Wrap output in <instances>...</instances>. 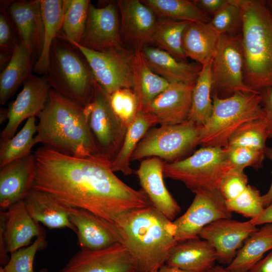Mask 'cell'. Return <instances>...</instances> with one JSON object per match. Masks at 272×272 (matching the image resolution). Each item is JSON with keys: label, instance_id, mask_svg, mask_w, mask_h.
<instances>
[{"label": "cell", "instance_id": "cell-1", "mask_svg": "<svg viewBox=\"0 0 272 272\" xmlns=\"http://www.w3.org/2000/svg\"><path fill=\"white\" fill-rule=\"evenodd\" d=\"M32 189L47 192L64 206L87 210L113 223L134 209L152 205L142 190L122 181L100 157L78 158L42 146L34 153Z\"/></svg>", "mask_w": 272, "mask_h": 272}, {"label": "cell", "instance_id": "cell-2", "mask_svg": "<svg viewBox=\"0 0 272 272\" xmlns=\"http://www.w3.org/2000/svg\"><path fill=\"white\" fill-rule=\"evenodd\" d=\"M106 221L127 249L137 272H149L165 264L178 243L172 221L153 205L131 210L115 222Z\"/></svg>", "mask_w": 272, "mask_h": 272}, {"label": "cell", "instance_id": "cell-3", "mask_svg": "<svg viewBox=\"0 0 272 272\" xmlns=\"http://www.w3.org/2000/svg\"><path fill=\"white\" fill-rule=\"evenodd\" d=\"M37 117L36 144L41 143L44 147L76 157H101L85 107L51 89L45 107Z\"/></svg>", "mask_w": 272, "mask_h": 272}, {"label": "cell", "instance_id": "cell-4", "mask_svg": "<svg viewBox=\"0 0 272 272\" xmlns=\"http://www.w3.org/2000/svg\"><path fill=\"white\" fill-rule=\"evenodd\" d=\"M242 13L244 79L258 92L272 88V11L262 0H235Z\"/></svg>", "mask_w": 272, "mask_h": 272}, {"label": "cell", "instance_id": "cell-5", "mask_svg": "<svg viewBox=\"0 0 272 272\" xmlns=\"http://www.w3.org/2000/svg\"><path fill=\"white\" fill-rule=\"evenodd\" d=\"M47 78L52 90L83 106L93 96L95 79L83 54L57 35L50 51Z\"/></svg>", "mask_w": 272, "mask_h": 272}, {"label": "cell", "instance_id": "cell-6", "mask_svg": "<svg viewBox=\"0 0 272 272\" xmlns=\"http://www.w3.org/2000/svg\"><path fill=\"white\" fill-rule=\"evenodd\" d=\"M212 114L201 126L199 145L224 148L243 124L264 119L260 92H237L228 97L212 96Z\"/></svg>", "mask_w": 272, "mask_h": 272}, {"label": "cell", "instance_id": "cell-7", "mask_svg": "<svg viewBox=\"0 0 272 272\" xmlns=\"http://www.w3.org/2000/svg\"><path fill=\"white\" fill-rule=\"evenodd\" d=\"M232 168L224 148L202 147L184 159L165 162L163 175L182 182L195 193L201 189L219 190L223 178Z\"/></svg>", "mask_w": 272, "mask_h": 272}, {"label": "cell", "instance_id": "cell-8", "mask_svg": "<svg viewBox=\"0 0 272 272\" xmlns=\"http://www.w3.org/2000/svg\"><path fill=\"white\" fill-rule=\"evenodd\" d=\"M201 125L187 120L174 125H162L150 130L141 140L131 161L158 157L166 163L179 160L199 145Z\"/></svg>", "mask_w": 272, "mask_h": 272}, {"label": "cell", "instance_id": "cell-9", "mask_svg": "<svg viewBox=\"0 0 272 272\" xmlns=\"http://www.w3.org/2000/svg\"><path fill=\"white\" fill-rule=\"evenodd\" d=\"M85 108L100 156L112 161L122 145L126 127L113 112L109 95L96 81L92 99Z\"/></svg>", "mask_w": 272, "mask_h": 272}, {"label": "cell", "instance_id": "cell-10", "mask_svg": "<svg viewBox=\"0 0 272 272\" xmlns=\"http://www.w3.org/2000/svg\"><path fill=\"white\" fill-rule=\"evenodd\" d=\"M244 54L241 34H220L212 64V96L237 92H258L249 88L244 79Z\"/></svg>", "mask_w": 272, "mask_h": 272}, {"label": "cell", "instance_id": "cell-11", "mask_svg": "<svg viewBox=\"0 0 272 272\" xmlns=\"http://www.w3.org/2000/svg\"><path fill=\"white\" fill-rule=\"evenodd\" d=\"M195 194L186 211L172 221L174 236L178 242L198 238L201 231L210 224L232 216L219 190L201 189Z\"/></svg>", "mask_w": 272, "mask_h": 272}, {"label": "cell", "instance_id": "cell-12", "mask_svg": "<svg viewBox=\"0 0 272 272\" xmlns=\"http://www.w3.org/2000/svg\"><path fill=\"white\" fill-rule=\"evenodd\" d=\"M85 57L95 81L109 95L123 88L132 89L133 53L124 49L96 51L70 42Z\"/></svg>", "mask_w": 272, "mask_h": 272}, {"label": "cell", "instance_id": "cell-13", "mask_svg": "<svg viewBox=\"0 0 272 272\" xmlns=\"http://www.w3.org/2000/svg\"><path fill=\"white\" fill-rule=\"evenodd\" d=\"M118 13L116 2H111L100 8L90 3L85 31L79 44L99 52L124 49Z\"/></svg>", "mask_w": 272, "mask_h": 272}, {"label": "cell", "instance_id": "cell-14", "mask_svg": "<svg viewBox=\"0 0 272 272\" xmlns=\"http://www.w3.org/2000/svg\"><path fill=\"white\" fill-rule=\"evenodd\" d=\"M51 89L47 77L30 75L22 91L8 108V121L0 134V142L12 138L21 122L37 116L44 109Z\"/></svg>", "mask_w": 272, "mask_h": 272}, {"label": "cell", "instance_id": "cell-15", "mask_svg": "<svg viewBox=\"0 0 272 272\" xmlns=\"http://www.w3.org/2000/svg\"><path fill=\"white\" fill-rule=\"evenodd\" d=\"M258 229L250 220L242 222L225 218L205 227L198 236L213 246L219 263L229 265L246 239Z\"/></svg>", "mask_w": 272, "mask_h": 272}, {"label": "cell", "instance_id": "cell-16", "mask_svg": "<svg viewBox=\"0 0 272 272\" xmlns=\"http://www.w3.org/2000/svg\"><path fill=\"white\" fill-rule=\"evenodd\" d=\"M59 272H137V269L126 248L117 243L101 250H81Z\"/></svg>", "mask_w": 272, "mask_h": 272}, {"label": "cell", "instance_id": "cell-17", "mask_svg": "<svg viewBox=\"0 0 272 272\" xmlns=\"http://www.w3.org/2000/svg\"><path fill=\"white\" fill-rule=\"evenodd\" d=\"M116 3L120 15L122 40L135 51L152 43L158 20L155 12L141 1L119 0Z\"/></svg>", "mask_w": 272, "mask_h": 272}, {"label": "cell", "instance_id": "cell-18", "mask_svg": "<svg viewBox=\"0 0 272 272\" xmlns=\"http://www.w3.org/2000/svg\"><path fill=\"white\" fill-rule=\"evenodd\" d=\"M194 85L170 83L165 90L141 110L152 115L161 125L182 123L188 118Z\"/></svg>", "mask_w": 272, "mask_h": 272}, {"label": "cell", "instance_id": "cell-19", "mask_svg": "<svg viewBox=\"0 0 272 272\" xmlns=\"http://www.w3.org/2000/svg\"><path fill=\"white\" fill-rule=\"evenodd\" d=\"M8 10L20 42L34 58H38L44 40V23L40 0L10 2Z\"/></svg>", "mask_w": 272, "mask_h": 272}, {"label": "cell", "instance_id": "cell-20", "mask_svg": "<svg viewBox=\"0 0 272 272\" xmlns=\"http://www.w3.org/2000/svg\"><path fill=\"white\" fill-rule=\"evenodd\" d=\"M161 159L150 157L143 160L135 171L142 190L152 205L169 220L173 221L181 208L167 190L164 182L163 166Z\"/></svg>", "mask_w": 272, "mask_h": 272}, {"label": "cell", "instance_id": "cell-21", "mask_svg": "<svg viewBox=\"0 0 272 272\" xmlns=\"http://www.w3.org/2000/svg\"><path fill=\"white\" fill-rule=\"evenodd\" d=\"M36 162L34 154L0 168V207L4 211L23 200L32 189Z\"/></svg>", "mask_w": 272, "mask_h": 272}, {"label": "cell", "instance_id": "cell-22", "mask_svg": "<svg viewBox=\"0 0 272 272\" xmlns=\"http://www.w3.org/2000/svg\"><path fill=\"white\" fill-rule=\"evenodd\" d=\"M6 247L12 253L31 244L34 237L45 234V231L30 215L24 200L19 201L0 214Z\"/></svg>", "mask_w": 272, "mask_h": 272}, {"label": "cell", "instance_id": "cell-23", "mask_svg": "<svg viewBox=\"0 0 272 272\" xmlns=\"http://www.w3.org/2000/svg\"><path fill=\"white\" fill-rule=\"evenodd\" d=\"M67 210L81 250H101L120 243L106 220L85 210L70 207Z\"/></svg>", "mask_w": 272, "mask_h": 272}, {"label": "cell", "instance_id": "cell-24", "mask_svg": "<svg viewBox=\"0 0 272 272\" xmlns=\"http://www.w3.org/2000/svg\"><path fill=\"white\" fill-rule=\"evenodd\" d=\"M216 261L213 246L198 238L178 242L165 264L189 272H209Z\"/></svg>", "mask_w": 272, "mask_h": 272}, {"label": "cell", "instance_id": "cell-25", "mask_svg": "<svg viewBox=\"0 0 272 272\" xmlns=\"http://www.w3.org/2000/svg\"><path fill=\"white\" fill-rule=\"evenodd\" d=\"M23 200L28 213L37 223L49 229L67 228L76 232L70 220L67 207L50 194L32 189Z\"/></svg>", "mask_w": 272, "mask_h": 272}, {"label": "cell", "instance_id": "cell-26", "mask_svg": "<svg viewBox=\"0 0 272 272\" xmlns=\"http://www.w3.org/2000/svg\"><path fill=\"white\" fill-rule=\"evenodd\" d=\"M141 50L151 70L170 83H195L202 67L200 64L180 61L158 48L147 46Z\"/></svg>", "mask_w": 272, "mask_h": 272}, {"label": "cell", "instance_id": "cell-27", "mask_svg": "<svg viewBox=\"0 0 272 272\" xmlns=\"http://www.w3.org/2000/svg\"><path fill=\"white\" fill-rule=\"evenodd\" d=\"M220 36L210 23L189 22L182 39V49L186 57L204 65L213 59Z\"/></svg>", "mask_w": 272, "mask_h": 272}, {"label": "cell", "instance_id": "cell-28", "mask_svg": "<svg viewBox=\"0 0 272 272\" xmlns=\"http://www.w3.org/2000/svg\"><path fill=\"white\" fill-rule=\"evenodd\" d=\"M34 57L20 42L0 75V104L4 105L31 75Z\"/></svg>", "mask_w": 272, "mask_h": 272}, {"label": "cell", "instance_id": "cell-29", "mask_svg": "<svg viewBox=\"0 0 272 272\" xmlns=\"http://www.w3.org/2000/svg\"><path fill=\"white\" fill-rule=\"evenodd\" d=\"M132 90L142 109L165 90L170 83L150 67L141 50L134 51L132 57Z\"/></svg>", "mask_w": 272, "mask_h": 272}, {"label": "cell", "instance_id": "cell-30", "mask_svg": "<svg viewBox=\"0 0 272 272\" xmlns=\"http://www.w3.org/2000/svg\"><path fill=\"white\" fill-rule=\"evenodd\" d=\"M157 124L154 118L148 113L140 110L126 128L122 145L111 161L110 168L115 172L119 171L129 175L133 171L130 167L131 156L148 129Z\"/></svg>", "mask_w": 272, "mask_h": 272}, {"label": "cell", "instance_id": "cell-31", "mask_svg": "<svg viewBox=\"0 0 272 272\" xmlns=\"http://www.w3.org/2000/svg\"><path fill=\"white\" fill-rule=\"evenodd\" d=\"M270 250H272V224H265L246 239L226 268L231 272H248Z\"/></svg>", "mask_w": 272, "mask_h": 272}, {"label": "cell", "instance_id": "cell-32", "mask_svg": "<svg viewBox=\"0 0 272 272\" xmlns=\"http://www.w3.org/2000/svg\"><path fill=\"white\" fill-rule=\"evenodd\" d=\"M44 23V40L41 54L33 66L38 74H47L50 51L54 39L61 30L63 14V0H40Z\"/></svg>", "mask_w": 272, "mask_h": 272}, {"label": "cell", "instance_id": "cell-33", "mask_svg": "<svg viewBox=\"0 0 272 272\" xmlns=\"http://www.w3.org/2000/svg\"><path fill=\"white\" fill-rule=\"evenodd\" d=\"M159 18L196 23H208L209 16L202 11L194 1L142 0Z\"/></svg>", "mask_w": 272, "mask_h": 272}, {"label": "cell", "instance_id": "cell-34", "mask_svg": "<svg viewBox=\"0 0 272 272\" xmlns=\"http://www.w3.org/2000/svg\"><path fill=\"white\" fill-rule=\"evenodd\" d=\"M212 61L213 59L202 65L192 94L191 107L188 120L201 126L209 119L213 110Z\"/></svg>", "mask_w": 272, "mask_h": 272}, {"label": "cell", "instance_id": "cell-35", "mask_svg": "<svg viewBox=\"0 0 272 272\" xmlns=\"http://www.w3.org/2000/svg\"><path fill=\"white\" fill-rule=\"evenodd\" d=\"M189 22L159 18L153 34L152 43L176 58L186 62V57L182 46L183 32Z\"/></svg>", "mask_w": 272, "mask_h": 272}, {"label": "cell", "instance_id": "cell-36", "mask_svg": "<svg viewBox=\"0 0 272 272\" xmlns=\"http://www.w3.org/2000/svg\"><path fill=\"white\" fill-rule=\"evenodd\" d=\"M36 121L35 117L28 118L16 135L0 142V168L32 153L31 149L36 144L34 137L37 131Z\"/></svg>", "mask_w": 272, "mask_h": 272}, {"label": "cell", "instance_id": "cell-37", "mask_svg": "<svg viewBox=\"0 0 272 272\" xmlns=\"http://www.w3.org/2000/svg\"><path fill=\"white\" fill-rule=\"evenodd\" d=\"M61 30L57 35L69 42L79 43L84 32L90 1L63 0Z\"/></svg>", "mask_w": 272, "mask_h": 272}, {"label": "cell", "instance_id": "cell-38", "mask_svg": "<svg viewBox=\"0 0 272 272\" xmlns=\"http://www.w3.org/2000/svg\"><path fill=\"white\" fill-rule=\"evenodd\" d=\"M269 138L267 123L264 119L248 122L241 126L232 135L227 146H240L265 150Z\"/></svg>", "mask_w": 272, "mask_h": 272}, {"label": "cell", "instance_id": "cell-39", "mask_svg": "<svg viewBox=\"0 0 272 272\" xmlns=\"http://www.w3.org/2000/svg\"><path fill=\"white\" fill-rule=\"evenodd\" d=\"M109 101L113 112L127 128L140 110L134 92L131 89H118L109 95Z\"/></svg>", "mask_w": 272, "mask_h": 272}, {"label": "cell", "instance_id": "cell-40", "mask_svg": "<svg viewBox=\"0 0 272 272\" xmlns=\"http://www.w3.org/2000/svg\"><path fill=\"white\" fill-rule=\"evenodd\" d=\"M225 202L232 212L237 213L250 219L258 216L265 209L259 190L249 184L236 198Z\"/></svg>", "mask_w": 272, "mask_h": 272}, {"label": "cell", "instance_id": "cell-41", "mask_svg": "<svg viewBox=\"0 0 272 272\" xmlns=\"http://www.w3.org/2000/svg\"><path fill=\"white\" fill-rule=\"evenodd\" d=\"M46 246L44 234L36 238L30 245L11 253L9 262L4 267L5 272H34L35 255Z\"/></svg>", "mask_w": 272, "mask_h": 272}, {"label": "cell", "instance_id": "cell-42", "mask_svg": "<svg viewBox=\"0 0 272 272\" xmlns=\"http://www.w3.org/2000/svg\"><path fill=\"white\" fill-rule=\"evenodd\" d=\"M210 23L220 34L236 35L237 31L242 27L241 9L235 0H228V3L213 15Z\"/></svg>", "mask_w": 272, "mask_h": 272}, {"label": "cell", "instance_id": "cell-43", "mask_svg": "<svg viewBox=\"0 0 272 272\" xmlns=\"http://www.w3.org/2000/svg\"><path fill=\"white\" fill-rule=\"evenodd\" d=\"M228 161L232 167L243 170L248 167L258 169L262 167L265 150L240 146L224 148Z\"/></svg>", "mask_w": 272, "mask_h": 272}, {"label": "cell", "instance_id": "cell-44", "mask_svg": "<svg viewBox=\"0 0 272 272\" xmlns=\"http://www.w3.org/2000/svg\"><path fill=\"white\" fill-rule=\"evenodd\" d=\"M248 185V178L244 171L232 167L223 178L219 190L227 201L238 196Z\"/></svg>", "mask_w": 272, "mask_h": 272}, {"label": "cell", "instance_id": "cell-45", "mask_svg": "<svg viewBox=\"0 0 272 272\" xmlns=\"http://www.w3.org/2000/svg\"><path fill=\"white\" fill-rule=\"evenodd\" d=\"M8 6V5H7ZM7 7L1 5L0 11V54L12 55L16 45L20 42L15 34V29Z\"/></svg>", "mask_w": 272, "mask_h": 272}, {"label": "cell", "instance_id": "cell-46", "mask_svg": "<svg viewBox=\"0 0 272 272\" xmlns=\"http://www.w3.org/2000/svg\"><path fill=\"white\" fill-rule=\"evenodd\" d=\"M260 93L261 96V105L268 127L269 138H272V88H266Z\"/></svg>", "mask_w": 272, "mask_h": 272}, {"label": "cell", "instance_id": "cell-47", "mask_svg": "<svg viewBox=\"0 0 272 272\" xmlns=\"http://www.w3.org/2000/svg\"><path fill=\"white\" fill-rule=\"evenodd\" d=\"M194 2L207 14L214 15L228 3V0H195Z\"/></svg>", "mask_w": 272, "mask_h": 272}, {"label": "cell", "instance_id": "cell-48", "mask_svg": "<svg viewBox=\"0 0 272 272\" xmlns=\"http://www.w3.org/2000/svg\"><path fill=\"white\" fill-rule=\"evenodd\" d=\"M248 272H272V250L259 260Z\"/></svg>", "mask_w": 272, "mask_h": 272}, {"label": "cell", "instance_id": "cell-49", "mask_svg": "<svg viewBox=\"0 0 272 272\" xmlns=\"http://www.w3.org/2000/svg\"><path fill=\"white\" fill-rule=\"evenodd\" d=\"M250 220L256 226L265 224H272V203L266 207L258 216Z\"/></svg>", "mask_w": 272, "mask_h": 272}, {"label": "cell", "instance_id": "cell-50", "mask_svg": "<svg viewBox=\"0 0 272 272\" xmlns=\"http://www.w3.org/2000/svg\"><path fill=\"white\" fill-rule=\"evenodd\" d=\"M265 156L272 162V148H266L265 150ZM262 198L265 208L272 203V182L268 191L265 194L262 195Z\"/></svg>", "mask_w": 272, "mask_h": 272}, {"label": "cell", "instance_id": "cell-51", "mask_svg": "<svg viewBox=\"0 0 272 272\" xmlns=\"http://www.w3.org/2000/svg\"><path fill=\"white\" fill-rule=\"evenodd\" d=\"M157 272H189L178 267L164 264L160 266Z\"/></svg>", "mask_w": 272, "mask_h": 272}, {"label": "cell", "instance_id": "cell-52", "mask_svg": "<svg viewBox=\"0 0 272 272\" xmlns=\"http://www.w3.org/2000/svg\"><path fill=\"white\" fill-rule=\"evenodd\" d=\"M6 119H8V109L2 108L0 112V123H3Z\"/></svg>", "mask_w": 272, "mask_h": 272}, {"label": "cell", "instance_id": "cell-53", "mask_svg": "<svg viewBox=\"0 0 272 272\" xmlns=\"http://www.w3.org/2000/svg\"><path fill=\"white\" fill-rule=\"evenodd\" d=\"M209 272H231L221 265H215Z\"/></svg>", "mask_w": 272, "mask_h": 272}, {"label": "cell", "instance_id": "cell-54", "mask_svg": "<svg viewBox=\"0 0 272 272\" xmlns=\"http://www.w3.org/2000/svg\"><path fill=\"white\" fill-rule=\"evenodd\" d=\"M267 5L272 11V0H268L266 1Z\"/></svg>", "mask_w": 272, "mask_h": 272}, {"label": "cell", "instance_id": "cell-55", "mask_svg": "<svg viewBox=\"0 0 272 272\" xmlns=\"http://www.w3.org/2000/svg\"><path fill=\"white\" fill-rule=\"evenodd\" d=\"M39 272H49L47 269L46 268H42Z\"/></svg>", "mask_w": 272, "mask_h": 272}, {"label": "cell", "instance_id": "cell-56", "mask_svg": "<svg viewBox=\"0 0 272 272\" xmlns=\"http://www.w3.org/2000/svg\"><path fill=\"white\" fill-rule=\"evenodd\" d=\"M0 272H5L4 268L2 266H1L0 267Z\"/></svg>", "mask_w": 272, "mask_h": 272}, {"label": "cell", "instance_id": "cell-57", "mask_svg": "<svg viewBox=\"0 0 272 272\" xmlns=\"http://www.w3.org/2000/svg\"><path fill=\"white\" fill-rule=\"evenodd\" d=\"M158 269V268H155V269H153V270H152L151 271H149V272H157Z\"/></svg>", "mask_w": 272, "mask_h": 272}]
</instances>
